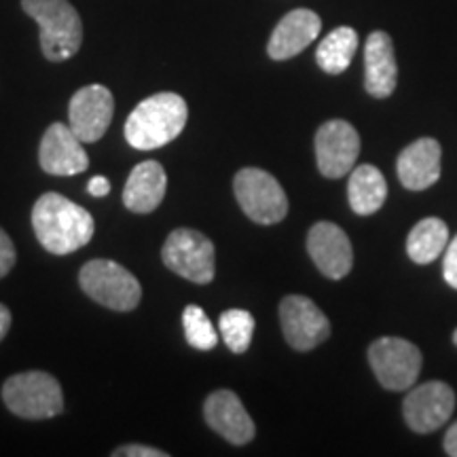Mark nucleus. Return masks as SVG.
<instances>
[{"instance_id": "nucleus-1", "label": "nucleus", "mask_w": 457, "mask_h": 457, "mask_svg": "<svg viewBox=\"0 0 457 457\" xmlns=\"http://www.w3.org/2000/svg\"><path fill=\"white\" fill-rule=\"evenodd\" d=\"M32 228L47 253L64 256L91 242L96 222L83 205L60 193H45L32 208Z\"/></svg>"}, {"instance_id": "nucleus-2", "label": "nucleus", "mask_w": 457, "mask_h": 457, "mask_svg": "<svg viewBox=\"0 0 457 457\" xmlns=\"http://www.w3.org/2000/svg\"><path fill=\"white\" fill-rule=\"evenodd\" d=\"M188 119L185 98L171 91L151 96L142 100L125 121V140L136 151H153L170 145L180 136Z\"/></svg>"}, {"instance_id": "nucleus-3", "label": "nucleus", "mask_w": 457, "mask_h": 457, "mask_svg": "<svg viewBox=\"0 0 457 457\" xmlns=\"http://www.w3.org/2000/svg\"><path fill=\"white\" fill-rule=\"evenodd\" d=\"M21 9L41 28V49L49 62H66L83 45V21L68 0H21Z\"/></svg>"}, {"instance_id": "nucleus-4", "label": "nucleus", "mask_w": 457, "mask_h": 457, "mask_svg": "<svg viewBox=\"0 0 457 457\" xmlns=\"http://www.w3.org/2000/svg\"><path fill=\"white\" fill-rule=\"evenodd\" d=\"M7 409L24 420H51L64 409L60 381L43 370H28L9 377L3 386Z\"/></svg>"}, {"instance_id": "nucleus-5", "label": "nucleus", "mask_w": 457, "mask_h": 457, "mask_svg": "<svg viewBox=\"0 0 457 457\" xmlns=\"http://www.w3.org/2000/svg\"><path fill=\"white\" fill-rule=\"evenodd\" d=\"M79 284L89 299L114 312L136 310L142 299V286L134 273L108 259L85 262L79 273Z\"/></svg>"}, {"instance_id": "nucleus-6", "label": "nucleus", "mask_w": 457, "mask_h": 457, "mask_svg": "<svg viewBox=\"0 0 457 457\" xmlns=\"http://www.w3.org/2000/svg\"><path fill=\"white\" fill-rule=\"evenodd\" d=\"M239 208L259 225H276L288 214V197L270 171L259 168L239 170L233 179Z\"/></svg>"}, {"instance_id": "nucleus-7", "label": "nucleus", "mask_w": 457, "mask_h": 457, "mask_svg": "<svg viewBox=\"0 0 457 457\" xmlns=\"http://www.w3.org/2000/svg\"><path fill=\"white\" fill-rule=\"evenodd\" d=\"M162 256L168 270L188 282L210 284L214 279V244L195 228H174L165 239Z\"/></svg>"}, {"instance_id": "nucleus-8", "label": "nucleus", "mask_w": 457, "mask_h": 457, "mask_svg": "<svg viewBox=\"0 0 457 457\" xmlns=\"http://www.w3.org/2000/svg\"><path fill=\"white\" fill-rule=\"evenodd\" d=\"M369 362L386 390L403 392L420 377L421 352L407 339L381 337L369 347Z\"/></svg>"}, {"instance_id": "nucleus-9", "label": "nucleus", "mask_w": 457, "mask_h": 457, "mask_svg": "<svg viewBox=\"0 0 457 457\" xmlns=\"http://www.w3.org/2000/svg\"><path fill=\"white\" fill-rule=\"evenodd\" d=\"M284 339L296 352H312L330 337V322L312 299L290 295L279 303Z\"/></svg>"}, {"instance_id": "nucleus-10", "label": "nucleus", "mask_w": 457, "mask_h": 457, "mask_svg": "<svg viewBox=\"0 0 457 457\" xmlns=\"http://www.w3.org/2000/svg\"><path fill=\"white\" fill-rule=\"evenodd\" d=\"M360 155V136L356 128L343 119L327 121L316 134L318 170L327 179H343L350 174Z\"/></svg>"}, {"instance_id": "nucleus-11", "label": "nucleus", "mask_w": 457, "mask_h": 457, "mask_svg": "<svg viewBox=\"0 0 457 457\" xmlns=\"http://www.w3.org/2000/svg\"><path fill=\"white\" fill-rule=\"evenodd\" d=\"M455 409V392L445 381L417 386L404 398V421L413 432L428 434L449 421Z\"/></svg>"}, {"instance_id": "nucleus-12", "label": "nucleus", "mask_w": 457, "mask_h": 457, "mask_svg": "<svg viewBox=\"0 0 457 457\" xmlns=\"http://www.w3.org/2000/svg\"><path fill=\"white\" fill-rule=\"evenodd\" d=\"M114 100L111 89L104 85H85L72 96L68 106V125L83 145L98 142L111 128Z\"/></svg>"}, {"instance_id": "nucleus-13", "label": "nucleus", "mask_w": 457, "mask_h": 457, "mask_svg": "<svg viewBox=\"0 0 457 457\" xmlns=\"http://www.w3.org/2000/svg\"><path fill=\"white\" fill-rule=\"evenodd\" d=\"M38 163L51 176H77L89 168V157L83 140L71 129V125L54 123L43 134L38 146Z\"/></svg>"}, {"instance_id": "nucleus-14", "label": "nucleus", "mask_w": 457, "mask_h": 457, "mask_svg": "<svg viewBox=\"0 0 457 457\" xmlns=\"http://www.w3.org/2000/svg\"><path fill=\"white\" fill-rule=\"evenodd\" d=\"M307 253L324 276L341 279L352 271L353 250L345 231L333 222H316L307 236Z\"/></svg>"}, {"instance_id": "nucleus-15", "label": "nucleus", "mask_w": 457, "mask_h": 457, "mask_svg": "<svg viewBox=\"0 0 457 457\" xmlns=\"http://www.w3.org/2000/svg\"><path fill=\"white\" fill-rule=\"evenodd\" d=\"M204 417L214 432L231 445H245L254 438V421L231 390H216L205 398Z\"/></svg>"}, {"instance_id": "nucleus-16", "label": "nucleus", "mask_w": 457, "mask_h": 457, "mask_svg": "<svg viewBox=\"0 0 457 457\" xmlns=\"http://www.w3.org/2000/svg\"><path fill=\"white\" fill-rule=\"evenodd\" d=\"M322 30V20L312 9H295L288 15H284L271 32L270 43H267V54L271 60L284 62L290 57L299 55L303 49L320 37Z\"/></svg>"}, {"instance_id": "nucleus-17", "label": "nucleus", "mask_w": 457, "mask_h": 457, "mask_svg": "<svg viewBox=\"0 0 457 457\" xmlns=\"http://www.w3.org/2000/svg\"><path fill=\"white\" fill-rule=\"evenodd\" d=\"M443 151L434 138H420L398 155L396 171L409 191H426L441 179Z\"/></svg>"}, {"instance_id": "nucleus-18", "label": "nucleus", "mask_w": 457, "mask_h": 457, "mask_svg": "<svg viewBox=\"0 0 457 457\" xmlns=\"http://www.w3.org/2000/svg\"><path fill=\"white\" fill-rule=\"evenodd\" d=\"M396 81L398 66L390 34L370 32L364 47V87L373 98H390Z\"/></svg>"}, {"instance_id": "nucleus-19", "label": "nucleus", "mask_w": 457, "mask_h": 457, "mask_svg": "<svg viewBox=\"0 0 457 457\" xmlns=\"http://www.w3.org/2000/svg\"><path fill=\"white\" fill-rule=\"evenodd\" d=\"M165 188H168V176H165L163 165L157 162H142L131 170L129 179L125 182V208L136 214L153 212L163 202Z\"/></svg>"}, {"instance_id": "nucleus-20", "label": "nucleus", "mask_w": 457, "mask_h": 457, "mask_svg": "<svg viewBox=\"0 0 457 457\" xmlns=\"http://www.w3.org/2000/svg\"><path fill=\"white\" fill-rule=\"evenodd\" d=\"M347 197H350V205L356 214H375L386 204L387 197L384 174L375 165H358L356 170H352Z\"/></svg>"}, {"instance_id": "nucleus-21", "label": "nucleus", "mask_w": 457, "mask_h": 457, "mask_svg": "<svg viewBox=\"0 0 457 457\" xmlns=\"http://www.w3.org/2000/svg\"><path fill=\"white\" fill-rule=\"evenodd\" d=\"M449 244V227L441 219H424L411 228L407 239V253L417 265H428L445 253Z\"/></svg>"}, {"instance_id": "nucleus-22", "label": "nucleus", "mask_w": 457, "mask_h": 457, "mask_svg": "<svg viewBox=\"0 0 457 457\" xmlns=\"http://www.w3.org/2000/svg\"><path fill=\"white\" fill-rule=\"evenodd\" d=\"M358 49V32L350 26H339L328 32L318 45V66L327 74H341L350 68Z\"/></svg>"}, {"instance_id": "nucleus-23", "label": "nucleus", "mask_w": 457, "mask_h": 457, "mask_svg": "<svg viewBox=\"0 0 457 457\" xmlns=\"http://www.w3.org/2000/svg\"><path fill=\"white\" fill-rule=\"evenodd\" d=\"M254 327L256 322L253 313L245 310H227L220 313V337L233 353H244L248 350L250 343H253Z\"/></svg>"}, {"instance_id": "nucleus-24", "label": "nucleus", "mask_w": 457, "mask_h": 457, "mask_svg": "<svg viewBox=\"0 0 457 457\" xmlns=\"http://www.w3.org/2000/svg\"><path fill=\"white\" fill-rule=\"evenodd\" d=\"M182 327H185V337L188 345L195 350L208 352L219 343V333H216L210 318L199 305H187L182 312Z\"/></svg>"}, {"instance_id": "nucleus-25", "label": "nucleus", "mask_w": 457, "mask_h": 457, "mask_svg": "<svg viewBox=\"0 0 457 457\" xmlns=\"http://www.w3.org/2000/svg\"><path fill=\"white\" fill-rule=\"evenodd\" d=\"M15 259H17L15 245L11 242L7 233L0 228V278H4L11 270H13Z\"/></svg>"}, {"instance_id": "nucleus-26", "label": "nucleus", "mask_w": 457, "mask_h": 457, "mask_svg": "<svg viewBox=\"0 0 457 457\" xmlns=\"http://www.w3.org/2000/svg\"><path fill=\"white\" fill-rule=\"evenodd\" d=\"M443 276L447 279L451 288H457V236L453 237V242L447 244V248H445Z\"/></svg>"}, {"instance_id": "nucleus-27", "label": "nucleus", "mask_w": 457, "mask_h": 457, "mask_svg": "<svg viewBox=\"0 0 457 457\" xmlns=\"http://www.w3.org/2000/svg\"><path fill=\"white\" fill-rule=\"evenodd\" d=\"M114 457H168L162 449L146 447V445H123V447L112 451Z\"/></svg>"}, {"instance_id": "nucleus-28", "label": "nucleus", "mask_w": 457, "mask_h": 457, "mask_svg": "<svg viewBox=\"0 0 457 457\" xmlns=\"http://www.w3.org/2000/svg\"><path fill=\"white\" fill-rule=\"evenodd\" d=\"M87 193L94 197H106L111 193V180L104 176H94L87 185Z\"/></svg>"}, {"instance_id": "nucleus-29", "label": "nucleus", "mask_w": 457, "mask_h": 457, "mask_svg": "<svg viewBox=\"0 0 457 457\" xmlns=\"http://www.w3.org/2000/svg\"><path fill=\"white\" fill-rule=\"evenodd\" d=\"M445 451H447V455L457 457V421L449 428L447 436H445Z\"/></svg>"}, {"instance_id": "nucleus-30", "label": "nucleus", "mask_w": 457, "mask_h": 457, "mask_svg": "<svg viewBox=\"0 0 457 457\" xmlns=\"http://www.w3.org/2000/svg\"><path fill=\"white\" fill-rule=\"evenodd\" d=\"M9 328H11V312L7 305H3V303H0V341L7 337Z\"/></svg>"}, {"instance_id": "nucleus-31", "label": "nucleus", "mask_w": 457, "mask_h": 457, "mask_svg": "<svg viewBox=\"0 0 457 457\" xmlns=\"http://www.w3.org/2000/svg\"><path fill=\"white\" fill-rule=\"evenodd\" d=\"M453 341H455V345H457V328H455V333H453Z\"/></svg>"}]
</instances>
